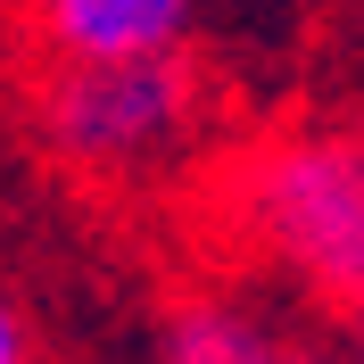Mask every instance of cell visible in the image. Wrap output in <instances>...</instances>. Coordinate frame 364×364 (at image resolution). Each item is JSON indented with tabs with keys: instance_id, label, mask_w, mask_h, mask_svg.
<instances>
[{
	"instance_id": "6da1fadb",
	"label": "cell",
	"mask_w": 364,
	"mask_h": 364,
	"mask_svg": "<svg viewBox=\"0 0 364 364\" xmlns=\"http://www.w3.org/2000/svg\"><path fill=\"white\" fill-rule=\"evenodd\" d=\"M240 232L331 315H364V133H290L240 166Z\"/></svg>"
},
{
	"instance_id": "277c9868",
	"label": "cell",
	"mask_w": 364,
	"mask_h": 364,
	"mask_svg": "<svg viewBox=\"0 0 364 364\" xmlns=\"http://www.w3.org/2000/svg\"><path fill=\"white\" fill-rule=\"evenodd\" d=\"M158 364H290V340H273L257 315H240L224 298H182L166 315Z\"/></svg>"
},
{
	"instance_id": "5b68a950",
	"label": "cell",
	"mask_w": 364,
	"mask_h": 364,
	"mask_svg": "<svg viewBox=\"0 0 364 364\" xmlns=\"http://www.w3.org/2000/svg\"><path fill=\"white\" fill-rule=\"evenodd\" d=\"M0 364H25V323L9 315V298H0Z\"/></svg>"
},
{
	"instance_id": "52a82bcc",
	"label": "cell",
	"mask_w": 364,
	"mask_h": 364,
	"mask_svg": "<svg viewBox=\"0 0 364 364\" xmlns=\"http://www.w3.org/2000/svg\"><path fill=\"white\" fill-rule=\"evenodd\" d=\"M290 364H340V356H315V348H290Z\"/></svg>"
},
{
	"instance_id": "3957f363",
	"label": "cell",
	"mask_w": 364,
	"mask_h": 364,
	"mask_svg": "<svg viewBox=\"0 0 364 364\" xmlns=\"http://www.w3.org/2000/svg\"><path fill=\"white\" fill-rule=\"evenodd\" d=\"M191 0H42V42L75 67L124 58H182Z\"/></svg>"
},
{
	"instance_id": "7a4b0ae2",
	"label": "cell",
	"mask_w": 364,
	"mask_h": 364,
	"mask_svg": "<svg viewBox=\"0 0 364 364\" xmlns=\"http://www.w3.org/2000/svg\"><path fill=\"white\" fill-rule=\"evenodd\" d=\"M191 108H199L191 58H124V67L58 58V75H42V91H33L42 141L67 166H133L166 149L191 124Z\"/></svg>"
},
{
	"instance_id": "8992f818",
	"label": "cell",
	"mask_w": 364,
	"mask_h": 364,
	"mask_svg": "<svg viewBox=\"0 0 364 364\" xmlns=\"http://www.w3.org/2000/svg\"><path fill=\"white\" fill-rule=\"evenodd\" d=\"M340 331H348V364H364V315H348Z\"/></svg>"
}]
</instances>
